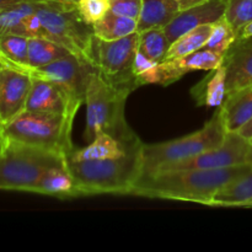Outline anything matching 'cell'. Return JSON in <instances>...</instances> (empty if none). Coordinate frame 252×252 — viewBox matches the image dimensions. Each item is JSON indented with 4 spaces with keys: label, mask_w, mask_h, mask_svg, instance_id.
<instances>
[{
    "label": "cell",
    "mask_w": 252,
    "mask_h": 252,
    "mask_svg": "<svg viewBox=\"0 0 252 252\" xmlns=\"http://www.w3.org/2000/svg\"><path fill=\"white\" fill-rule=\"evenodd\" d=\"M130 93L129 88L115 85L97 69H91L85 89L86 142L95 139L100 132L112 135L126 145L140 140L126 122V101Z\"/></svg>",
    "instance_id": "2"
},
{
    "label": "cell",
    "mask_w": 252,
    "mask_h": 252,
    "mask_svg": "<svg viewBox=\"0 0 252 252\" xmlns=\"http://www.w3.org/2000/svg\"><path fill=\"white\" fill-rule=\"evenodd\" d=\"M238 38H243V39H248V38H252V21L249 22L238 34Z\"/></svg>",
    "instance_id": "33"
},
{
    "label": "cell",
    "mask_w": 252,
    "mask_h": 252,
    "mask_svg": "<svg viewBox=\"0 0 252 252\" xmlns=\"http://www.w3.org/2000/svg\"><path fill=\"white\" fill-rule=\"evenodd\" d=\"M133 144L126 145L113 138L112 135L105 132H100L96 135L95 139L91 140L86 147L81 148V149H74L68 155V161H90V160L121 158L127 153L128 148Z\"/></svg>",
    "instance_id": "17"
},
{
    "label": "cell",
    "mask_w": 252,
    "mask_h": 252,
    "mask_svg": "<svg viewBox=\"0 0 252 252\" xmlns=\"http://www.w3.org/2000/svg\"><path fill=\"white\" fill-rule=\"evenodd\" d=\"M22 1H26V0H0V10L7 9V7L14 6V5L20 4Z\"/></svg>",
    "instance_id": "35"
},
{
    "label": "cell",
    "mask_w": 252,
    "mask_h": 252,
    "mask_svg": "<svg viewBox=\"0 0 252 252\" xmlns=\"http://www.w3.org/2000/svg\"><path fill=\"white\" fill-rule=\"evenodd\" d=\"M198 106L220 107L226 98V68L224 64L211 70L201 83L191 90Z\"/></svg>",
    "instance_id": "18"
},
{
    "label": "cell",
    "mask_w": 252,
    "mask_h": 252,
    "mask_svg": "<svg viewBox=\"0 0 252 252\" xmlns=\"http://www.w3.org/2000/svg\"><path fill=\"white\" fill-rule=\"evenodd\" d=\"M139 32L115 41H103L95 36L96 69L115 85L135 90L139 88L133 74V63L139 48Z\"/></svg>",
    "instance_id": "8"
},
{
    "label": "cell",
    "mask_w": 252,
    "mask_h": 252,
    "mask_svg": "<svg viewBox=\"0 0 252 252\" xmlns=\"http://www.w3.org/2000/svg\"><path fill=\"white\" fill-rule=\"evenodd\" d=\"M0 11H1V10H0Z\"/></svg>",
    "instance_id": "39"
},
{
    "label": "cell",
    "mask_w": 252,
    "mask_h": 252,
    "mask_svg": "<svg viewBox=\"0 0 252 252\" xmlns=\"http://www.w3.org/2000/svg\"><path fill=\"white\" fill-rule=\"evenodd\" d=\"M1 144H2V129L0 128V149H1Z\"/></svg>",
    "instance_id": "36"
},
{
    "label": "cell",
    "mask_w": 252,
    "mask_h": 252,
    "mask_svg": "<svg viewBox=\"0 0 252 252\" xmlns=\"http://www.w3.org/2000/svg\"><path fill=\"white\" fill-rule=\"evenodd\" d=\"M212 207H252V171L219 189Z\"/></svg>",
    "instance_id": "22"
},
{
    "label": "cell",
    "mask_w": 252,
    "mask_h": 252,
    "mask_svg": "<svg viewBox=\"0 0 252 252\" xmlns=\"http://www.w3.org/2000/svg\"><path fill=\"white\" fill-rule=\"evenodd\" d=\"M143 0H110V10L121 16L139 19Z\"/></svg>",
    "instance_id": "31"
},
{
    "label": "cell",
    "mask_w": 252,
    "mask_h": 252,
    "mask_svg": "<svg viewBox=\"0 0 252 252\" xmlns=\"http://www.w3.org/2000/svg\"><path fill=\"white\" fill-rule=\"evenodd\" d=\"M250 171L252 165L211 170L160 171L140 177L130 194L211 206L219 189Z\"/></svg>",
    "instance_id": "1"
},
{
    "label": "cell",
    "mask_w": 252,
    "mask_h": 252,
    "mask_svg": "<svg viewBox=\"0 0 252 252\" xmlns=\"http://www.w3.org/2000/svg\"><path fill=\"white\" fill-rule=\"evenodd\" d=\"M71 130L73 123L63 115L24 111L2 128V135L24 144L61 150L68 157L74 150Z\"/></svg>",
    "instance_id": "7"
},
{
    "label": "cell",
    "mask_w": 252,
    "mask_h": 252,
    "mask_svg": "<svg viewBox=\"0 0 252 252\" xmlns=\"http://www.w3.org/2000/svg\"><path fill=\"white\" fill-rule=\"evenodd\" d=\"M47 38L65 47L76 56L96 68L95 33L93 26L86 24L76 10L73 0H43L36 10Z\"/></svg>",
    "instance_id": "5"
},
{
    "label": "cell",
    "mask_w": 252,
    "mask_h": 252,
    "mask_svg": "<svg viewBox=\"0 0 252 252\" xmlns=\"http://www.w3.org/2000/svg\"><path fill=\"white\" fill-rule=\"evenodd\" d=\"M238 133H240L243 137L248 138V139L251 140L252 139V120L249 123H246V125L244 126V127L241 128Z\"/></svg>",
    "instance_id": "34"
},
{
    "label": "cell",
    "mask_w": 252,
    "mask_h": 252,
    "mask_svg": "<svg viewBox=\"0 0 252 252\" xmlns=\"http://www.w3.org/2000/svg\"><path fill=\"white\" fill-rule=\"evenodd\" d=\"M226 133L220 108L217 107L213 117L197 132L165 143L143 144L142 176L154 174L164 165L182 161L207 150L220 147Z\"/></svg>",
    "instance_id": "6"
},
{
    "label": "cell",
    "mask_w": 252,
    "mask_h": 252,
    "mask_svg": "<svg viewBox=\"0 0 252 252\" xmlns=\"http://www.w3.org/2000/svg\"><path fill=\"white\" fill-rule=\"evenodd\" d=\"M43 0H26L0 11V36L19 34L25 37V29L29 17L34 14L38 4Z\"/></svg>",
    "instance_id": "23"
},
{
    "label": "cell",
    "mask_w": 252,
    "mask_h": 252,
    "mask_svg": "<svg viewBox=\"0 0 252 252\" xmlns=\"http://www.w3.org/2000/svg\"><path fill=\"white\" fill-rule=\"evenodd\" d=\"M180 11L179 4L175 0H143L137 31L165 29Z\"/></svg>",
    "instance_id": "20"
},
{
    "label": "cell",
    "mask_w": 252,
    "mask_h": 252,
    "mask_svg": "<svg viewBox=\"0 0 252 252\" xmlns=\"http://www.w3.org/2000/svg\"><path fill=\"white\" fill-rule=\"evenodd\" d=\"M32 86V76L25 71L0 66V128L6 127L24 111Z\"/></svg>",
    "instance_id": "11"
},
{
    "label": "cell",
    "mask_w": 252,
    "mask_h": 252,
    "mask_svg": "<svg viewBox=\"0 0 252 252\" xmlns=\"http://www.w3.org/2000/svg\"><path fill=\"white\" fill-rule=\"evenodd\" d=\"M226 96L252 85V38H236L224 54Z\"/></svg>",
    "instance_id": "14"
},
{
    "label": "cell",
    "mask_w": 252,
    "mask_h": 252,
    "mask_svg": "<svg viewBox=\"0 0 252 252\" xmlns=\"http://www.w3.org/2000/svg\"><path fill=\"white\" fill-rule=\"evenodd\" d=\"M134 143L121 158L90 161H68V170L74 177L81 196L94 194H130L142 176V148Z\"/></svg>",
    "instance_id": "3"
},
{
    "label": "cell",
    "mask_w": 252,
    "mask_h": 252,
    "mask_svg": "<svg viewBox=\"0 0 252 252\" xmlns=\"http://www.w3.org/2000/svg\"><path fill=\"white\" fill-rule=\"evenodd\" d=\"M71 54L65 47L43 37L29 38V69L41 68Z\"/></svg>",
    "instance_id": "25"
},
{
    "label": "cell",
    "mask_w": 252,
    "mask_h": 252,
    "mask_svg": "<svg viewBox=\"0 0 252 252\" xmlns=\"http://www.w3.org/2000/svg\"><path fill=\"white\" fill-rule=\"evenodd\" d=\"M228 0H207L189 9L182 10L165 27L170 43H174L186 32L207 24H214L224 16Z\"/></svg>",
    "instance_id": "13"
},
{
    "label": "cell",
    "mask_w": 252,
    "mask_h": 252,
    "mask_svg": "<svg viewBox=\"0 0 252 252\" xmlns=\"http://www.w3.org/2000/svg\"><path fill=\"white\" fill-rule=\"evenodd\" d=\"M73 1H75V0H73Z\"/></svg>",
    "instance_id": "37"
},
{
    "label": "cell",
    "mask_w": 252,
    "mask_h": 252,
    "mask_svg": "<svg viewBox=\"0 0 252 252\" xmlns=\"http://www.w3.org/2000/svg\"><path fill=\"white\" fill-rule=\"evenodd\" d=\"M175 1L179 4L180 10L182 11V10L189 9V7H193L196 6V5L202 4V2L207 1V0H175Z\"/></svg>",
    "instance_id": "32"
},
{
    "label": "cell",
    "mask_w": 252,
    "mask_h": 252,
    "mask_svg": "<svg viewBox=\"0 0 252 252\" xmlns=\"http://www.w3.org/2000/svg\"><path fill=\"white\" fill-rule=\"evenodd\" d=\"M236 38H238V33L230 26V24L226 21L225 17L223 16L213 24L211 37H209L208 42H207L203 48L217 52V53L224 56L231 47V44L236 41Z\"/></svg>",
    "instance_id": "28"
},
{
    "label": "cell",
    "mask_w": 252,
    "mask_h": 252,
    "mask_svg": "<svg viewBox=\"0 0 252 252\" xmlns=\"http://www.w3.org/2000/svg\"><path fill=\"white\" fill-rule=\"evenodd\" d=\"M37 193L57 198L80 197L75 180L68 170V164L49 167L39 181Z\"/></svg>",
    "instance_id": "19"
},
{
    "label": "cell",
    "mask_w": 252,
    "mask_h": 252,
    "mask_svg": "<svg viewBox=\"0 0 252 252\" xmlns=\"http://www.w3.org/2000/svg\"><path fill=\"white\" fill-rule=\"evenodd\" d=\"M252 165V142L238 132H228L223 144L202 154L182 161L167 164L158 169L160 171L176 170H211L223 167ZM154 172V174H155Z\"/></svg>",
    "instance_id": "9"
},
{
    "label": "cell",
    "mask_w": 252,
    "mask_h": 252,
    "mask_svg": "<svg viewBox=\"0 0 252 252\" xmlns=\"http://www.w3.org/2000/svg\"><path fill=\"white\" fill-rule=\"evenodd\" d=\"M138 21L130 17L121 16L108 10L107 14L93 26L94 33L103 41H115L137 31Z\"/></svg>",
    "instance_id": "24"
},
{
    "label": "cell",
    "mask_w": 252,
    "mask_h": 252,
    "mask_svg": "<svg viewBox=\"0 0 252 252\" xmlns=\"http://www.w3.org/2000/svg\"><path fill=\"white\" fill-rule=\"evenodd\" d=\"M68 164L65 153L34 147L2 135L0 149V189L37 193L44 172L53 166Z\"/></svg>",
    "instance_id": "4"
},
{
    "label": "cell",
    "mask_w": 252,
    "mask_h": 252,
    "mask_svg": "<svg viewBox=\"0 0 252 252\" xmlns=\"http://www.w3.org/2000/svg\"><path fill=\"white\" fill-rule=\"evenodd\" d=\"M212 29H213V24H207L182 34L170 46L165 61L187 56V54L203 48L211 37Z\"/></svg>",
    "instance_id": "26"
},
{
    "label": "cell",
    "mask_w": 252,
    "mask_h": 252,
    "mask_svg": "<svg viewBox=\"0 0 252 252\" xmlns=\"http://www.w3.org/2000/svg\"><path fill=\"white\" fill-rule=\"evenodd\" d=\"M26 111L63 115L70 123H74L76 115L65 93L57 84L41 78H32Z\"/></svg>",
    "instance_id": "12"
},
{
    "label": "cell",
    "mask_w": 252,
    "mask_h": 252,
    "mask_svg": "<svg viewBox=\"0 0 252 252\" xmlns=\"http://www.w3.org/2000/svg\"><path fill=\"white\" fill-rule=\"evenodd\" d=\"M90 64L85 63L74 54L63 57L51 64L36 69H27L25 73L32 78H41L57 84L68 96L71 108L78 112L81 103L85 101V89Z\"/></svg>",
    "instance_id": "10"
},
{
    "label": "cell",
    "mask_w": 252,
    "mask_h": 252,
    "mask_svg": "<svg viewBox=\"0 0 252 252\" xmlns=\"http://www.w3.org/2000/svg\"><path fill=\"white\" fill-rule=\"evenodd\" d=\"M0 66L17 70L29 69V38L19 34L0 36Z\"/></svg>",
    "instance_id": "21"
},
{
    "label": "cell",
    "mask_w": 252,
    "mask_h": 252,
    "mask_svg": "<svg viewBox=\"0 0 252 252\" xmlns=\"http://www.w3.org/2000/svg\"><path fill=\"white\" fill-rule=\"evenodd\" d=\"M219 108L226 132H239L252 120V85L226 96Z\"/></svg>",
    "instance_id": "16"
},
{
    "label": "cell",
    "mask_w": 252,
    "mask_h": 252,
    "mask_svg": "<svg viewBox=\"0 0 252 252\" xmlns=\"http://www.w3.org/2000/svg\"><path fill=\"white\" fill-rule=\"evenodd\" d=\"M139 53L145 58L160 63L166 58L171 43L166 36L165 29H150L147 31L139 32Z\"/></svg>",
    "instance_id": "27"
},
{
    "label": "cell",
    "mask_w": 252,
    "mask_h": 252,
    "mask_svg": "<svg viewBox=\"0 0 252 252\" xmlns=\"http://www.w3.org/2000/svg\"><path fill=\"white\" fill-rule=\"evenodd\" d=\"M224 56L217 52L201 48L187 56L160 62L162 71V86H169L193 70H213L223 64Z\"/></svg>",
    "instance_id": "15"
},
{
    "label": "cell",
    "mask_w": 252,
    "mask_h": 252,
    "mask_svg": "<svg viewBox=\"0 0 252 252\" xmlns=\"http://www.w3.org/2000/svg\"><path fill=\"white\" fill-rule=\"evenodd\" d=\"M251 142H252V139H251Z\"/></svg>",
    "instance_id": "38"
},
{
    "label": "cell",
    "mask_w": 252,
    "mask_h": 252,
    "mask_svg": "<svg viewBox=\"0 0 252 252\" xmlns=\"http://www.w3.org/2000/svg\"><path fill=\"white\" fill-rule=\"evenodd\" d=\"M81 19L90 26L100 21L110 10V0H75Z\"/></svg>",
    "instance_id": "30"
},
{
    "label": "cell",
    "mask_w": 252,
    "mask_h": 252,
    "mask_svg": "<svg viewBox=\"0 0 252 252\" xmlns=\"http://www.w3.org/2000/svg\"><path fill=\"white\" fill-rule=\"evenodd\" d=\"M224 17L239 34L252 21V0H228Z\"/></svg>",
    "instance_id": "29"
}]
</instances>
